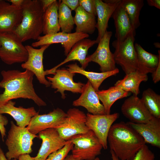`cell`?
<instances>
[{
  "label": "cell",
  "mask_w": 160,
  "mask_h": 160,
  "mask_svg": "<svg viewBox=\"0 0 160 160\" xmlns=\"http://www.w3.org/2000/svg\"><path fill=\"white\" fill-rule=\"evenodd\" d=\"M0 87L4 91L0 94V104L19 98L32 100L39 106H45L46 103L37 94L34 88V73L25 70H3Z\"/></svg>",
  "instance_id": "obj_1"
},
{
  "label": "cell",
  "mask_w": 160,
  "mask_h": 160,
  "mask_svg": "<svg viewBox=\"0 0 160 160\" xmlns=\"http://www.w3.org/2000/svg\"><path fill=\"white\" fill-rule=\"evenodd\" d=\"M107 142L110 151L121 160H132L145 143L141 136L127 123L113 124L109 131Z\"/></svg>",
  "instance_id": "obj_2"
},
{
  "label": "cell",
  "mask_w": 160,
  "mask_h": 160,
  "mask_svg": "<svg viewBox=\"0 0 160 160\" xmlns=\"http://www.w3.org/2000/svg\"><path fill=\"white\" fill-rule=\"evenodd\" d=\"M21 7L22 19L14 32L22 42L37 40L43 33L44 12L40 0H24Z\"/></svg>",
  "instance_id": "obj_3"
},
{
  "label": "cell",
  "mask_w": 160,
  "mask_h": 160,
  "mask_svg": "<svg viewBox=\"0 0 160 160\" xmlns=\"http://www.w3.org/2000/svg\"><path fill=\"white\" fill-rule=\"evenodd\" d=\"M36 137L38 136L31 133L26 127H19L11 121L5 142L8 149L6 157L9 160L18 159L21 155L31 153L33 140Z\"/></svg>",
  "instance_id": "obj_4"
},
{
  "label": "cell",
  "mask_w": 160,
  "mask_h": 160,
  "mask_svg": "<svg viewBox=\"0 0 160 160\" xmlns=\"http://www.w3.org/2000/svg\"><path fill=\"white\" fill-rule=\"evenodd\" d=\"M0 58L5 63L11 65L27 60L28 51L14 31L0 33Z\"/></svg>",
  "instance_id": "obj_5"
},
{
  "label": "cell",
  "mask_w": 160,
  "mask_h": 160,
  "mask_svg": "<svg viewBox=\"0 0 160 160\" xmlns=\"http://www.w3.org/2000/svg\"><path fill=\"white\" fill-rule=\"evenodd\" d=\"M69 140L73 144L72 155L77 160H94L101 153L103 147L91 130L75 135Z\"/></svg>",
  "instance_id": "obj_6"
},
{
  "label": "cell",
  "mask_w": 160,
  "mask_h": 160,
  "mask_svg": "<svg viewBox=\"0 0 160 160\" xmlns=\"http://www.w3.org/2000/svg\"><path fill=\"white\" fill-rule=\"evenodd\" d=\"M136 33H131L124 41L116 40L112 44L115 49L113 53L115 63L119 65L126 74L137 70V60L134 42Z\"/></svg>",
  "instance_id": "obj_7"
},
{
  "label": "cell",
  "mask_w": 160,
  "mask_h": 160,
  "mask_svg": "<svg viewBox=\"0 0 160 160\" xmlns=\"http://www.w3.org/2000/svg\"><path fill=\"white\" fill-rule=\"evenodd\" d=\"M62 123L56 128L60 136L65 141L72 136L85 133L89 130L87 126V116L84 112L76 108H69Z\"/></svg>",
  "instance_id": "obj_8"
},
{
  "label": "cell",
  "mask_w": 160,
  "mask_h": 160,
  "mask_svg": "<svg viewBox=\"0 0 160 160\" xmlns=\"http://www.w3.org/2000/svg\"><path fill=\"white\" fill-rule=\"evenodd\" d=\"M112 35L111 31H107L98 43L97 48L92 55L87 56L86 61L88 65L89 62H93L100 66L101 72L113 71L116 68L113 53L110 48V42Z\"/></svg>",
  "instance_id": "obj_9"
},
{
  "label": "cell",
  "mask_w": 160,
  "mask_h": 160,
  "mask_svg": "<svg viewBox=\"0 0 160 160\" xmlns=\"http://www.w3.org/2000/svg\"><path fill=\"white\" fill-rule=\"evenodd\" d=\"M86 124L97 137L104 149L108 148L107 137L109 131L114 122L119 118V114L95 115L88 113L86 114Z\"/></svg>",
  "instance_id": "obj_10"
},
{
  "label": "cell",
  "mask_w": 160,
  "mask_h": 160,
  "mask_svg": "<svg viewBox=\"0 0 160 160\" xmlns=\"http://www.w3.org/2000/svg\"><path fill=\"white\" fill-rule=\"evenodd\" d=\"M75 73L70 72L67 69H57L52 77L47 76V80L51 84V87L56 89L55 92H59L61 98L64 99L66 96L65 91L73 93H81L85 84L74 81L73 77Z\"/></svg>",
  "instance_id": "obj_11"
},
{
  "label": "cell",
  "mask_w": 160,
  "mask_h": 160,
  "mask_svg": "<svg viewBox=\"0 0 160 160\" xmlns=\"http://www.w3.org/2000/svg\"><path fill=\"white\" fill-rule=\"evenodd\" d=\"M89 36L88 34L75 32L68 33L61 32L40 36L36 41L32 43L33 47L56 43H60L67 56L73 45L79 41Z\"/></svg>",
  "instance_id": "obj_12"
},
{
  "label": "cell",
  "mask_w": 160,
  "mask_h": 160,
  "mask_svg": "<svg viewBox=\"0 0 160 160\" xmlns=\"http://www.w3.org/2000/svg\"><path fill=\"white\" fill-rule=\"evenodd\" d=\"M49 46L50 45H44L38 49H35L31 46H25L28 52V58L25 62L21 65L23 69L33 72L39 82L47 87H49L51 84L45 78L43 63V55L45 51Z\"/></svg>",
  "instance_id": "obj_13"
},
{
  "label": "cell",
  "mask_w": 160,
  "mask_h": 160,
  "mask_svg": "<svg viewBox=\"0 0 160 160\" xmlns=\"http://www.w3.org/2000/svg\"><path fill=\"white\" fill-rule=\"evenodd\" d=\"M66 116V113L61 109H54L47 114H38L33 117L26 128L31 133L36 135L46 129L58 127Z\"/></svg>",
  "instance_id": "obj_14"
},
{
  "label": "cell",
  "mask_w": 160,
  "mask_h": 160,
  "mask_svg": "<svg viewBox=\"0 0 160 160\" xmlns=\"http://www.w3.org/2000/svg\"><path fill=\"white\" fill-rule=\"evenodd\" d=\"M121 111L129 122L136 124L146 123L153 117L141 99L134 94L124 100Z\"/></svg>",
  "instance_id": "obj_15"
},
{
  "label": "cell",
  "mask_w": 160,
  "mask_h": 160,
  "mask_svg": "<svg viewBox=\"0 0 160 160\" xmlns=\"http://www.w3.org/2000/svg\"><path fill=\"white\" fill-rule=\"evenodd\" d=\"M38 137L42 140L36 156V160H45L49 155L61 148L67 143L60 135L56 128H50L39 133Z\"/></svg>",
  "instance_id": "obj_16"
},
{
  "label": "cell",
  "mask_w": 160,
  "mask_h": 160,
  "mask_svg": "<svg viewBox=\"0 0 160 160\" xmlns=\"http://www.w3.org/2000/svg\"><path fill=\"white\" fill-rule=\"evenodd\" d=\"M22 18L21 7L0 0V33L14 31Z\"/></svg>",
  "instance_id": "obj_17"
},
{
  "label": "cell",
  "mask_w": 160,
  "mask_h": 160,
  "mask_svg": "<svg viewBox=\"0 0 160 160\" xmlns=\"http://www.w3.org/2000/svg\"><path fill=\"white\" fill-rule=\"evenodd\" d=\"M96 44H98L96 40H92L87 38L79 41L72 47L63 61L53 68L45 71V75L49 74L54 75L58 67L68 62L73 61H78L81 65V67L85 69L88 66L86 63V58L88 50Z\"/></svg>",
  "instance_id": "obj_18"
},
{
  "label": "cell",
  "mask_w": 160,
  "mask_h": 160,
  "mask_svg": "<svg viewBox=\"0 0 160 160\" xmlns=\"http://www.w3.org/2000/svg\"><path fill=\"white\" fill-rule=\"evenodd\" d=\"M81 94L78 99L73 101V106L83 107L88 113L93 115L106 114L104 107L100 103L96 91L89 81L85 84Z\"/></svg>",
  "instance_id": "obj_19"
},
{
  "label": "cell",
  "mask_w": 160,
  "mask_h": 160,
  "mask_svg": "<svg viewBox=\"0 0 160 160\" xmlns=\"http://www.w3.org/2000/svg\"><path fill=\"white\" fill-rule=\"evenodd\" d=\"M120 1V0H95L97 16L96 28L98 31L96 40L98 44L107 31L109 19Z\"/></svg>",
  "instance_id": "obj_20"
},
{
  "label": "cell",
  "mask_w": 160,
  "mask_h": 160,
  "mask_svg": "<svg viewBox=\"0 0 160 160\" xmlns=\"http://www.w3.org/2000/svg\"><path fill=\"white\" fill-rule=\"evenodd\" d=\"M127 123L141 136L145 143L160 148V119L153 116L144 123Z\"/></svg>",
  "instance_id": "obj_21"
},
{
  "label": "cell",
  "mask_w": 160,
  "mask_h": 160,
  "mask_svg": "<svg viewBox=\"0 0 160 160\" xmlns=\"http://www.w3.org/2000/svg\"><path fill=\"white\" fill-rule=\"evenodd\" d=\"M16 103L12 100L0 104V114L6 113L12 116L16 122L17 126L25 127L27 126L31 119L39 114L34 107L27 108L15 106Z\"/></svg>",
  "instance_id": "obj_22"
},
{
  "label": "cell",
  "mask_w": 160,
  "mask_h": 160,
  "mask_svg": "<svg viewBox=\"0 0 160 160\" xmlns=\"http://www.w3.org/2000/svg\"><path fill=\"white\" fill-rule=\"evenodd\" d=\"M111 17L114 21L115 37L117 41H123L131 33H136V30L133 27L127 14L120 3L113 12Z\"/></svg>",
  "instance_id": "obj_23"
},
{
  "label": "cell",
  "mask_w": 160,
  "mask_h": 160,
  "mask_svg": "<svg viewBox=\"0 0 160 160\" xmlns=\"http://www.w3.org/2000/svg\"><path fill=\"white\" fill-rule=\"evenodd\" d=\"M137 60V70L140 73L147 74L152 73L156 69L160 62V51L156 55L149 53L139 44L134 45Z\"/></svg>",
  "instance_id": "obj_24"
},
{
  "label": "cell",
  "mask_w": 160,
  "mask_h": 160,
  "mask_svg": "<svg viewBox=\"0 0 160 160\" xmlns=\"http://www.w3.org/2000/svg\"><path fill=\"white\" fill-rule=\"evenodd\" d=\"M67 69L70 72L82 74L87 78L95 91L99 90V88L103 81L108 78L118 73L119 69L116 68L112 71L97 73L88 71L80 67L76 63L66 66Z\"/></svg>",
  "instance_id": "obj_25"
},
{
  "label": "cell",
  "mask_w": 160,
  "mask_h": 160,
  "mask_svg": "<svg viewBox=\"0 0 160 160\" xmlns=\"http://www.w3.org/2000/svg\"><path fill=\"white\" fill-rule=\"evenodd\" d=\"M75 12L73 19L76 26L75 32L89 35L92 34L96 28L95 16L87 12L80 6Z\"/></svg>",
  "instance_id": "obj_26"
},
{
  "label": "cell",
  "mask_w": 160,
  "mask_h": 160,
  "mask_svg": "<svg viewBox=\"0 0 160 160\" xmlns=\"http://www.w3.org/2000/svg\"><path fill=\"white\" fill-rule=\"evenodd\" d=\"M59 1L55 0L44 12L42 16L43 33L44 35L60 32L58 9Z\"/></svg>",
  "instance_id": "obj_27"
},
{
  "label": "cell",
  "mask_w": 160,
  "mask_h": 160,
  "mask_svg": "<svg viewBox=\"0 0 160 160\" xmlns=\"http://www.w3.org/2000/svg\"><path fill=\"white\" fill-rule=\"evenodd\" d=\"M148 78L147 74L142 73L137 70L126 74L123 79L117 81L114 86L120 87L125 92H131L137 95L140 93V84L142 81H147Z\"/></svg>",
  "instance_id": "obj_28"
},
{
  "label": "cell",
  "mask_w": 160,
  "mask_h": 160,
  "mask_svg": "<svg viewBox=\"0 0 160 160\" xmlns=\"http://www.w3.org/2000/svg\"><path fill=\"white\" fill-rule=\"evenodd\" d=\"M96 92L99 100L102 103L106 114H110L111 108L116 100L127 97L129 94V92L115 86L106 90H99Z\"/></svg>",
  "instance_id": "obj_29"
},
{
  "label": "cell",
  "mask_w": 160,
  "mask_h": 160,
  "mask_svg": "<svg viewBox=\"0 0 160 160\" xmlns=\"http://www.w3.org/2000/svg\"><path fill=\"white\" fill-rule=\"evenodd\" d=\"M120 4L126 12L133 27L136 30L140 25L139 18L144 5V1L120 0Z\"/></svg>",
  "instance_id": "obj_30"
},
{
  "label": "cell",
  "mask_w": 160,
  "mask_h": 160,
  "mask_svg": "<svg viewBox=\"0 0 160 160\" xmlns=\"http://www.w3.org/2000/svg\"><path fill=\"white\" fill-rule=\"evenodd\" d=\"M141 99L151 115L160 119V95L149 88L143 92Z\"/></svg>",
  "instance_id": "obj_31"
},
{
  "label": "cell",
  "mask_w": 160,
  "mask_h": 160,
  "mask_svg": "<svg viewBox=\"0 0 160 160\" xmlns=\"http://www.w3.org/2000/svg\"><path fill=\"white\" fill-rule=\"evenodd\" d=\"M59 2L58 18L60 28L63 32L71 33L74 25L71 10L61 0H59Z\"/></svg>",
  "instance_id": "obj_32"
},
{
  "label": "cell",
  "mask_w": 160,
  "mask_h": 160,
  "mask_svg": "<svg viewBox=\"0 0 160 160\" xmlns=\"http://www.w3.org/2000/svg\"><path fill=\"white\" fill-rule=\"evenodd\" d=\"M73 146V143L69 140L63 147L49 154L45 160H64Z\"/></svg>",
  "instance_id": "obj_33"
},
{
  "label": "cell",
  "mask_w": 160,
  "mask_h": 160,
  "mask_svg": "<svg viewBox=\"0 0 160 160\" xmlns=\"http://www.w3.org/2000/svg\"><path fill=\"white\" fill-rule=\"evenodd\" d=\"M155 158L154 153L145 144L136 153L132 160H154Z\"/></svg>",
  "instance_id": "obj_34"
},
{
  "label": "cell",
  "mask_w": 160,
  "mask_h": 160,
  "mask_svg": "<svg viewBox=\"0 0 160 160\" xmlns=\"http://www.w3.org/2000/svg\"><path fill=\"white\" fill-rule=\"evenodd\" d=\"M79 5L86 11L97 16L95 0H79Z\"/></svg>",
  "instance_id": "obj_35"
},
{
  "label": "cell",
  "mask_w": 160,
  "mask_h": 160,
  "mask_svg": "<svg viewBox=\"0 0 160 160\" xmlns=\"http://www.w3.org/2000/svg\"><path fill=\"white\" fill-rule=\"evenodd\" d=\"M8 123V120L7 117L0 114V132L1 135L2 140L4 141V139L6 136V129L5 126Z\"/></svg>",
  "instance_id": "obj_36"
},
{
  "label": "cell",
  "mask_w": 160,
  "mask_h": 160,
  "mask_svg": "<svg viewBox=\"0 0 160 160\" xmlns=\"http://www.w3.org/2000/svg\"><path fill=\"white\" fill-rule=\"evenodd\" d=\"M61 1L67 6L71 10H75L79 6L78 0H62Z\"/></svg>",
  "instance_id": "obj_37"
},
{
  "label": "cell",
  "mask_w": 160,
  "mask_h": 160,
  "mask_svg": "<svg viewBox=\"0 0 160 160\" xmlns=\"http://www.w3.org/2000/svg\"><path fill=\"white\" fill-rule=\"evenodd\" d=\"M152 80L154 83L156 84L160 80V62L156 70L152 73Z\"/></svg>",
  "instance_id": "obj_38"
},
{
  "label": "cell",
  "mask_w": 160,
  "mask_h": 160,
  "mask_svg": "<svg viewBox=\"0 0 160 160\" xmlns=\"http://www.w3.org/2000/svg\"><path fill=\"white\" fill-rule=\"evenodd\" d=\"M56 0H40L42 9L44 12Z\"/></svg>",
  "instance_id": "obj_39"
},
{
  "label": "cell",
  "mask_w": 160,
  "mask_h": 160,
  "mask_svg": "<svg viewBox=\"0 0 160 160\" xmlns=\"http://www.w3.org/2000/svg\"><path fill=\"white\" fill-rule=\"evenodd\" d=\"M147 1L149 6L154 7L158 9H160V0H147Z\"/></svg>",
  "instance_id": "obj_40"
},
{
  "label": "cell",
  "mask_w": 160,
  "mask_h": 160,
  "mask_svg": "<svg viewBox=\"0 0 160 160\" xmlns=\"http://www.w3.org/2000/svg\"><path fill=\"white\" fill-rule=\"evenodd\" d=\"M7 1L10 2L12 5L15 6L21 7L24 0H9Z\"/></svg>",
  "instance_id": "obj_41"
},
{
  "label": "cell",
  "mask_w": 160,
  "mask_h": 160,
  "mask_svg": "<svg viewBox=\"0 0 160 160\" xmlns=\"http://www.w3.org/2000/svg\"><path fill=\"white\" fill-rule=\"evenodd\" d=\"M18 160H36L34 157H31L29 154H24L21 155L19 157Z\"/></svg>",
  "instance_id": "obj_42"
},
{
  "label": "cell",
  "mask_w": 160,
  "mask_h": 160,
  "mask_svg": "<svg viewBox=\"0 0 160 160\" xmlns=\"http://www.w3.org/2000/svg\"><path fill=\"white\" fill-rule=\"evenodd\" d=\"M0 160H9L6 157L5 154L0 145ZM11 160H18L16 159H13Z\"/></svg>",
  "instance_id": "obj_43"
},
{
  "label": "cell",
  "mask_w": 160,
  "mask_h": 160,
  "mask_svg": "<svg viewBox=\"0 0 160 160\" xmlns=\"http://www.w3.org/2000/svg\"><path fill=\"white\" fill-rule=\"evenodd\" d=\"M112 160H121L112 151H110Z\"/></svg>",
  "instance_id": "obj_44"
},
{
  "label": "cell",
  "mask_w": 160,
  "mask_h": 160,
  "mask_svg": "<svg viewBox=\"0 0 160 160\" xmlns=\"http://www.w3.org/2000/svg\"><path fill=\"white\" fill-rule=\"evenodd\" d=\"M64 160H77L75 159L72 154L68 155Z\"/></svg>",
  "instance_id": "obj_45"
},
{
  "label": "cell",
  "mask_w": 160,
  "mask_h": 160,
  "mask_svg": "<svg viewBox=\"0 0 160 160\" xmlns=\"http://www.w3.org/2000/svg\"><path fill=\"white\" fill-rule=\"evenodd\" d=\"M154 45L156 47L160 48V44L159 43L156 42L154 43Z\"/></svg>",
  "instance_id": "obj_46"
},
{
  "label": "cell",
  "mask_w": 160,
  "mask_h": 160,
  "mask_svg": "<svg viewBox=\"0 0 160 160\" xmlns=\"http://www.w3.org/2000/svg\"><path fill=\"white\" fill-rule=\"evenodd\" d=\"M94 160H100V159L98 157H97Z\"/></svg>",
  "instance_id": "obj_47"
},
{
  "label": "cell",
  "mask_w": 160,
  "mask_h": 160,
  "mask_svg": "<svg viewBox=\"0 0 160 160\" xmlns=\"http://www.w3.org/2000/svg\"><path fill=\"white\" fill-rule=\"evenodd\" d=\"M0 47H1V44H0Z\"/></svg>",
  "instance_id": "obj_48"
}]
</instances>
